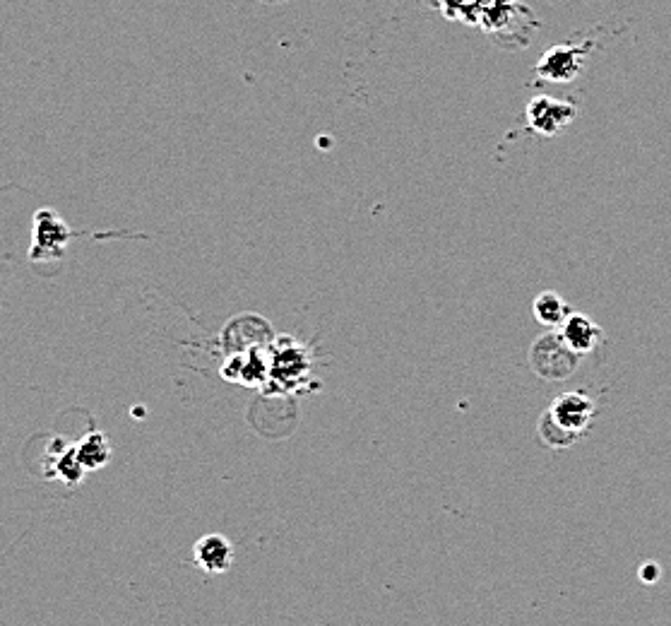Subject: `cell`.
<instances>
[{"label": "cell", "mask_w": 671, "mask_h": 626, "mask_svg": "<svg viewBox=\"0 0 671 626\" xmlns=\"http://www.w3.org/2000/svg\"><path fill=\"white\" fill-rule=\"evenodd\" d=\"M640 578H643L645 583H655L659 578V566L657 564H645L643 569H640Z\"/></svg>", "instance_id": "8fae6325"}, {"label": "cell", "mask_w": 671, "mask_h": 626, "mask_svg": "<svg viewBox=\"0 0 671 626\" xmlns=\"http://www.w3.org/2000/svg\"><path fill=\"white\" fill-rule=\"evenodd\" d=\"M592 41L587 44H563V46H554L539 58L537 63V75L544 78L546 82H573L580 75V70L585 66L587 53L592 51Z\"/></svg>", "instance_id": "7a4b0ae2"}, {"label": "cell", "mask_w": 671, "mask_h": 626, "mask_svg": "<svg viewBox=\"0 0 671 626\" xmlns=\"http://www.w3.org/2000/svg\"><path fill=\"white\" fill-rule=\"evenodd\" d=\"M546 415L551 417L556 427L580 439L595 419V403L583 393H563L551 403Z\"/></svg>", "instance_id": "3957f363"}, {"label": "cell", "mask_w": 671, "mask_h": 626, "mask_svg": "<svg viewBox=\"0 0 671 626\" xmlns=\"http://www.w3.org/2000/svg\"><path fill=\"white\" fill-rule=\"evenodd\" d=\"M558 333H561L563 342H566L570 350L580 354V357L590 354L604 338L602 328L590 316H585V313H570Z\"/></svg>", "instance_id": "5b68a950"}, {"label": "cell", "mask_w": 671, "mask_h": 626, "mask_svg": "<svg viewBox=\"0 0 671 626\" xmlns=\"http://www.w3.org/2000/svg\"><path fill=\"white\" fill-rule=\"evenodd\" d=\"M580 364V354H575L563 342L561 333H546L537 338L530 347V366L539 379L563 381L575 374Z\"/></svg>", "instance_id": "6da1fadb"}, {"label": "cell", "mask_w": 671, "mask_h": 626, "mask_svg": "<svg viewBox=\"0 0 671 626\" xmlns=\"http://www.w3.org/2000/svg\"><path fill=\"white\" fill-rule=\"evenodd\" d=\"M575 114H578V111H575L573 104L561 102V99L554 97H546V94L534 97L525 109L530 128L534 133L544 135V138H551V135L566 131Z\"/></svg>", "instance_id": "277c9868"}, {"label": "cell", "mask_w": 671, "mask_h": 626, "mask_svg": "<svg viewBox=\"0 0 671 626\" xmlns=\"http://www.w3.org/2000/svg\"><path fill=\"white\" fill-rule=\"evenodd\" d=\"M532 313L542 326L549 328H561L563 321L570 316V306L558 297L556 292H542L532 304Z\"/></svg>", "instance_id": "ba28073f"}, {"label": "cell", "mask_w": 671, "mask_h": 626, "mask_svg": "<svg viewBox=\"0 0 671 626\" xmlns=\"http://www.w3.org/2000/svg\"><path fill=\"white\" fill-rule=\"evenodd\" d=\"M77 458L85 468H102L106 465V460L111 458V446L106 441V436L102 434H92L82 441L80 448H77Z\"/></svg>", "instance_id": "9c48e42d"}, {"label": "cell", "mask_w": 671, "mask_h": 626, "mask_svg": "<svg viewBox=\"0 0 671 626\" xmlns=\"http://www.w3.org/2000/svg\"><path fill=\"white\" fill-rule=\"evenodd\" d=\"M65 222L58 220L51 210H41L37 215V227H34V248H44L46 256H61L65 248Z\"/></svg>", "instance_id": "52a82bcc"}, {"label": "cell", "mask_w": 671, "mask_h": 626, "mask_svg": "<svg viewBox=\"0 0 671 626\" xmlns=\"http://www.w3.org/2000/svg\"><path fill=\"white\" fill-rule=\"evenodd\" d=\"M539 434H542L544 444L549 448H556V451H561V448H570L575 441H580V439H575V436L566 434L561 427H556L546 412L542 415V419H539Z\"/></svg>", "instance_id": "30bf717a"}, {"label": "cell", "mask_w": 671, "mask_h": 626, "mask_svg": "<svg viewBox=\"0 0 671 626\" xmlns=\"http://www.w3.org/2000/svg\"><path fill=\"white\" fill-rule=\"evenodd\" d=\"M263 3H270V5H279V3H284V0H263Z\"/></svg>", "instance_id": "7c38bea8"}, {"label": "cell", "mask_w": 671, "mask_h": 626, "mask_svg": "<svg viewBox=\"0 0 671 626\" xmlns=\"http://www.w3.org/2000/svg\"><path fill=\"white\" fill-rule=\"evenodd\" d=\"M195 561L207 574H224L234 561V547L224 535H205L195 542Z\"/></svg>", "instance_id": "8992f818"}]
</instances>
